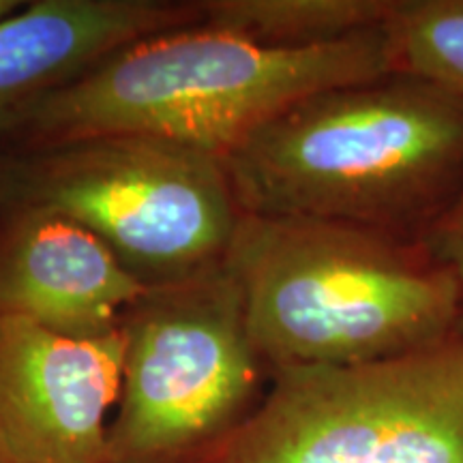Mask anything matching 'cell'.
I'll return each instance as SVG.
<instances>
[{
    "label": "cell",
    "mask_w": 463,
    "mask_h": 463,
    "mask_svg": "<svg viewBox=\"0 0 463 463\" xmlns=\"http://www.w3.org/2000/svg\"><path fill=\"white\" fill-rule=\"evenodd\" d=\"M0 463H5V455H3V449H0Z\"/></svg>",
    "instance_id": "obj_14"
},
{
    "label": "cell",
    "mask_w": 463,
    "mask_h": 463,
    "mask_svg": "<svg viewBox=\"0 0 463 463\" xmlns=\"http://www.w3.org/2000/svg\"><path fill=\"white\" fill-rule=\"evenodd\" d=\"M123 328L69 339L0 317V449L5 463H108L120 397Z\"/></svg>",
    "instance_id": "obj_7"
},
{
    "label": "cell",
    "mask_w": 463,
    "mask_h": 463,
    "mask_svg": "<svg viewBox=\"0 0 463 463\" xmlns=\"http://www.w3.org/2000/svg\"><path fill=\"white\" fill-rule=\"evenodd\" d=\"M123 382L108 463H191L247 419L270 372L228 264L148 286L120 322Z\"/></svg>",
    "instance_id": "obj_4"
},
{
    "label": "cell",
    "mask_w": 463,
    "mask_h": 463,
    "mask_svg": "<svg viewBox=\"0 0 463 463\" xmlns=\"http://www.w3.org/2000/svg\"><path fill=\"white\" fill-rule=\"evenodd\" d=\"M247 215L422 241L463 198V97L410 73L317 90L223 159Z\"/></svg>",
    "instance_id": "obj_1"
},
{
    "label": "cell",
    "mask_w": 463,
    "mask_h": 463,
    "mask_svg": "<svg viewBox=\"0 0 463 463\" xmlns=\"http://www.w3.org/2000/svg\"><path fill=\"white\" fill-rule=\"evenodd\" d=\"M389 73L384 28L320 48L281 50L200 22L125 45L5 133L28 150L129 136L223 161L292 103Z\"/></svg>",
    "instance_id": "obj_2"
},
{
    "label": "cell",
    "mask_w": 463,
    "mask_h": 463,
    "mask_svg": "<svg viewBox=\"0 0 463 463\" xmlns=\"http://www.w3.org/2000/svg\"><path fill=\"white\" fill-rule=\"evenodd\" d=\"M397 0H204L202 24L281 50L337 43L384 28Z\"/></svg>",
    "instance_id": "obj_10"
},
{
    "label": "cell",
    "mask_w": 463,
    "mask_h": 463,
    "mask_svg": "<svg viewBox=\"0 0 463 463\" xmlns=\"http://www.w3.org/2000/svg\"><path fill=\"white\" fill-rule=\"evenodd\" d=\"M191 463H463V339L270 372L258 408Z\"/></svg>",
    "instance_id": "obj_6"
},
{
    "label": "cell",
    "mask_w": 463,
    "mask_h": 463,
    "mask_svg": "<svg viewBox=\"0 0 463 463\" xmlns=\"http://www.w3.org/2000/svg\"><path fill=\"white\" fill-rule=\"evenodd\" d=\"M22 7H24V3H20V0H0V22L17 14Z\"/></svg>",
    "instance_id": "obj_13"
},
{
    "label": "cell",
    "mask_w": 463,
    "mask_h": 463,
    "mask_svg": "<svg viewBox=\"0 0 463 463\" xmlns=\"http://www.w3.org/2000/svg\"><path fill=\"white\" fill-rule=\"evenodd\" d=\"M200 3L34 0L0 22V133L125 45L195 26Z\"/></svg>",
    "instance_id": "obj_9"
},
{
    "label": "cell",
    "mask_w": 463,
    "mask_h": 463,
    "mask_svg": "<svg viewBox=\"0 0 463 463\" xmlns=\"http://www.w3.org/2000/svg\"><path fill=\"white\" fill-rule=\"evenodd\" d=\"M146 289L73 219L15 206L0 230V317L69 339L106 337Z\"/></svg>",
    "instance_id": "obj_8"
},
{
    "label": "cell",
    "mask_w": 463,
    "mask_h": 463,
    "mask_svg": "<svg viewBox=\"0 0 463 463\" xmlns=\"http://www.w3.org/2000/svg\"><path fill=\"white\" fill-rule=\"evenodd\" d=\"M225 264L269 372L389 361L457 335L459 281L419 241L242 213Z\"/></svg>",
    "instance_id": "obj_3"
},
{
    "label": "cell",
    "mask_w": 463,
    "mask_h": 463,
    "mask_svg": "<svg viewBox=\"0 0 463 463\" xmlns=\"http://www.w3.org/2000/svg\"><path fill=\"white\" fill-rule=\"evenodd\" d=\"M384 37L392 73L416 75L463 97V0H397Z\"/></svg>",
    "instance_id": "obj_11"
},
{
    "label": "cell",
    "mask_w": 463,
    "mask_h": 463,
    "mask_svg": "<svg viewBox=\"0 0 463 463\" xmlns=\"http://www.w3.org/2000/svg\"><path fill=\"white\" fill-rule=\"evenodd\" d=\"M7 195L84 225L144 286L223 262L242 215L222 159L129 136L31 150L9 170Z\"/></svg>",
    "instance_id": "obj_5"
},
{
    "label": "cell",
    "mask_w": 463,
    "mask_h": 463,
    "mask_svg": "<svg viewBox=\"0 0 463 463\" xmlns=\"http://www.w3.org/2000/svg\"><path fill=\"white\" fill-rule=\"evenodd\" d=\"M422 245L453 270L461 286V317L457 324V337L463 339V198L422 236Z\"/></svg>",
    "instance_id": "obj_12"
}]
</instances>
